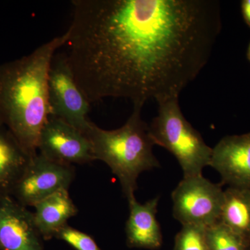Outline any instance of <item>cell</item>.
Masks as SVG:
<instances>
[{
  "label": "cell",
  "instance_id": "17",
  "mask_svg": "<svg viewBox=\"0 0 250 250\" xmlns=\"http://www.w3.org/2000/svg\"><path fill=\"white\" fill-rule=\"evenodd\" d=\"M55 238L65 242L76 250H101L91 236L68 225L57 233Z\"/></svg>",
  "mask_w": 250,
  "mask_h": 250
},
{
  "label": "cell",
  "instance_id": "4",
  "mask_svg": "<svg viewBox=\"0 0 250 250\" xmlns=\"http://www.w3.org/2000/svg\"><path fill=\"white\" fill-rule=\"evenodd\" d=\"M158 104L157 116L149 125L154 145L165 148L174 156L184 177L202 175L204 168L209 166L213 148L207 146L202 135L184 117L179 98Z\"/></svg>",
  "mask_w": 250,
  "mask_h": 250
},
{
  "label": "cell",
  "instance_id": "9",
  "mask_svg": "<svg viewBox=\"0 0 250 250\" xmlns=\"http://www.w3.org/2000/svg\"><path fill=\"white\" fill-rule=\"evenodd\" d=\"M34 213L11 196L0 197V250H44Z\"/></svg>",
  "mask_w": 250,
  "mask_h": 250
},
{
  "label": "cell",
  "instance_id": "15",
  "mask_svg": "<svg viewBox=\"0 0 250 250\" xmlns=\"http://www.w3.org/2000/svg\"><path fill=\"white\" fill-rule=\"evenodd\" d=\"M207 238L208 250H246L250 241L220 222L207 228Z\"/></svg>",
  "mask_w": 250,
  "mask_h": 250
},
{
  "label": "cell",
  "instance_id": "14",
  "mask_svg": "<svg viewBox=\"0 0 250 250\" xmlns=\"http://www.w3.org/2000/svg\"><path fill=\"white\" fill-rule=\"evenodd\" d=\"M220 222L250 241V190L229 187L224 190Z\"/></svg>",
  "mask_w": 250,
  "mask_h": 250
},
{
  "label": "cell",
  "instance_id": "19",
  "mask_svg": "<svg viewBox=\"0 0 250 250\" xmlns=\"http://www.w3.org/2000/svg\"><path fill=\"white\" fill-rule=\"evenodd\" d=\"M247 57H248V60L250 62V42L249 45H248V52H247Z\"/></svg>",
  "mask_w": 250,
  "mask_h": 250
},
{
  "label": "cell",
  "instance_id": "13",
  "mask_svg": "<svg viewBox=\"0 0 250 250\" xmlns=\"http://www.w3.org/2000/svg\"><path fill=\"white\" fill-rule=\"evenodd\" d=\"M35 223L44 241L55 238L67 225L69 219L78 213L68 189H62L34 206Z\"/></svg>",
  "mask_w": 250,
  "mask_h": 250
},
{
  "label": "cell",
  "instance_id": "10",
  "mask_svg": "<svg viewBox=\"0 0 250 250\" xmlns=\"http://www.w3.org/2000/svg\"><path fill=\"white\" fill-rule=\"evenodd\" d=\"M209 166L229 187L250 190V133L223 138L212 150Z\"/></svg>",
  "mask_w": 250,
  "mask_h": 250
},
{
  "label": "cell",
  "instance_id": "6",
  "mask_svg": "<svg viewBox=\"0 0 250 250\" xmlns=\"http://www.w3.org/2000/svg\"><path fill=\"white\" fill-rule=\"evenodd\" d=\"M49 116L56 117L85 134L92 122L90 102L77 84L65 54L56 53L48 77Z\"/></svg>",
  "mask_w": 250,
  "mask_h": 250
},
{
  "label": "cell",
  "instance_id": "5",
  "mask_svg": "<svg viewBox=\"0 0 250 250\" xmlns=\"http://www.w3.org/2000/svg\"><path fill=\"white\" fill-rule=\"evenodd\" d=\"M224 190L203 175L184 177L172 192L174 218L184 225L208 228L220 222Z\"/></svg>",
  "mask_w": 250,
  "mask_h": 250
},
{
  "label": "cell",
  "instance_id": "1",
  "mask_svg": "<svg viewBox=\"0 0 250 250\" xmlns=\"http://www.w3.org/2000/svg\"><path fill=\"white\" fill-rule=\"evenodd\" d=\"M65 53L90 103L143 108L179 95L208 62L222 30L216 0H74Z\"/></svg>",
  "mask_w": 250,
  "mask_h": 250
},
{
  "label": "cell",
  "instance_id": "3",
  "mask_svg": "<svg viewBox=\"0 0 250 250\" xmlns=\"http://www.w3.org/2000/svg\"><path fill=\"white\" fill-rule=\"evenodd\" d=\"M142 108L134 107L126 123L106 130L92 123L85 132L96 160L104 162L121 184L128 201L135 198L137 179L145 171L160 167L154 152L149 125L141 117Z\"/></svg>",
  "mask_w": 250,
  "mask_h": 250
},
{
  "label": "cell",
  "instance_id": "21",
  "mask_svg": "<svg viewBox=\"0 0 250 250\" xmlns=\"http://www.w3.org/2000/svg\"></svg>",
  "mask_w": 250,
  "mask_h": 250
},
{
  "label": "cell",
  "instance_id": "11",
  "mask_svg": "<svg viewBox=\"0 0 250 250\" xmlns=\"http://www.w3.org/2000/svg\"><path fill=\"white\" fill-rule=\"evenodd\" d=\"M159 197L141 204L136 197L129 202L126 223V244L129 248L156 250L162 246L163 236L156 219Z\"/></svg>",
  "mask_w": 250,
  "mask_h": 250
},
{
  "label": "cell",
  "instance_id": "18",
  "mask_svg": "<svg viewBox=\"0 0 250 250\" xmlns=\"http://www.w3.org/2000/svg\"><path fill=\"white\" fill-rule=\"evenodd\" d=\"M241 11L245 22L250 28V0L242 1Z\"/></svg>",
  "mask_w": 250,
  "mask_h": 250
},
{
  "label": "cell",
  "instance_id": "2",
  "mask_svg": "<svg viewBox=\"0 0 250 250\" xmlns=\"http://www.w3.org/2000/svg\"><path fill=\"white\" fill-rule=\"evenodd\" d=\"M67 37L65 32L28 55L0 65V122L32 155L38 154L39 136L49 116L51 63Z\"/></svg>",
  "mask_w": 250,
  "mask_h": 250
},
{
  "label": "cell",
  "instance_id": "12",
  "mask_svg": "<svg viewBox=\"0 0 250 250\" xmlns=\"http://www.w3.org/2000/svg\"><path fill=\"white\" fill-rule=\"evenodd\" d=\"M34 156L0 122V197L11 196L15 186Z\"/></svg>",
  "mask_w": 250,
  "mask_h": 250
},
{
  "label": "cell",
  "instance_id": "16",
  "mask_svg": "<svg viewBox=\"0 0 250 250\" xmlns=\"http://www.w3.org/2000/svg\"><path fill=\"white\" fill-rule=\"evenodd\" d=\"M174 250H208L207 228L200 225H184L176 235Z\"/></svg>",
  "mask_w": 250,
  "mask_h": 250
},
{
  "label": "cell",
  "instance_id": "8",
  "mask_svg": "<svg viewBox=\"0 0 250 250\" xmlns=\"http://www.w3.org/2000/svg\"><path fill=\"white\" fill-rule=\"evenodd\" d=\"M38 152L49 160L65 165H82L96 160L86 135L52 116H49L41 130Z\"/></svg>",
  "mask_w": 250,
  "mask_h": 250
},
{
  "label": "cell",
  "instance_id": "20",
  "mask_svg": "<svg viewBox=\"0 0 250 250\" xmlns=\"http://www.w3.org/2000/svg\"><path fill=\"white\" fill-rule=\"evenodd\" d=\"M246 250H250V241L249 242V243H248V246L247 247Z\"/></svg>",
  "mask_w": 250,
  "mask_h": 250
},
{
  "label": "cell",
  "instance_id": "7",
  "mask_svg": "<svg viewBox=\"0 0 250 250\" xmlns=\"http://www.w3.org/2000/svg\"><path fill=\"white\" fill-rule=\"evenodd\" d=\"M75 177L73 166L55 162L38 152L15 186L11 197L24 207H34L62 189H69Z\"/></svg>",
  "mask_w": 250,
  "mask_h": 250
}]
</instances>
